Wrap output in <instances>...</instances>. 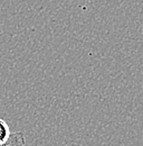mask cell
<instances>
[{"instance_id": "2", "label": "cell", "mask_w": 143, "mask_h": 146, "mask_svg": "<svg viewBox=\"0 0 143 146\" xmlns=\"http://www.w3.org/2000/svg\"><path fill=\"white\" fill-rule=\"evenodd\" d=\"M10 134H11V133H10L9 125H8L3 119L0 118V144L5 143V142L9 138Z\"/></svg>"}, {"instance_id": "1", "label": "cell", "mask_w": 143, "mask_h": 146, "mask_svg": "<svg viewBox=\"0 0 143 146\" xmlns=\"http://www.w3.org/2000/svg\"><path fill=\"white\" fill-rule=\"evenodd\" d=\"M26 145V138H25V134L22 131H16V133H11L9 138L0 144V146H25Z\"/></svg>"}]
</instances>
